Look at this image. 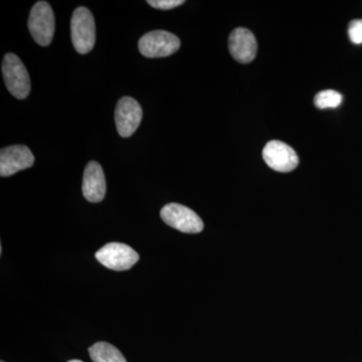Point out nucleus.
<instances>
[{"instance_id": "1", "label": "nucleus", "mask_w": 362, "mask_h": 362, "mask_svg": "<svg viewBox=\"0 0 362 362\" xmlns=\"http://www.w3.org/2000/svg\"><path fill=\"white\" fill-rule=\"evenodd\" d=\"M71 35L74 47L78 54L92 51L96 42V26L94 18L87 7H78L71 21Z\"/></svg>"}, {"instance_id": "2", "label": "nucleus", "mask_w": 362, "mask_h": 362, "mask_svg": "<svg viewBox=\"0 0 362 362\" xmlns=\"http://www.w3.org/2000/svg\"><path fill=\"white\" fill-rule=\"evenodd\" d=\"M2 74L7 90L16 99L23 100L30 93L28 70L16 54H7L2 62Z\"/></svg>"}, {"instance_id": "3", "label": "nucleus", "mask_w": 362, "mask_h": 362, "mask_svg": "<svg viewBox=\"0 0 362 362\" xmlns=\"http://www.w3.org/2000/svg\"><path fill=\"white\" fill-rule=\"evenodd\" d=\"M28 30L37 45L47 47L54 35V16L47 2L39 1L33 6L28 18Z\"/></svg>"}, {"instance_id": "4", "label": "nucleus", "mask_w": 362, "mask_h": 362, "mask_svg": "<svg viewBox=\"0 0 362 362\" xmlns=\"http://www.w3.org/2000/svg\"><path fill=\"white\" fill-rule=\"evenodd\" d=\"M139 51L146 58H165L180 49V40L166 30H153L139 40Z\"/></svg>"}, {"instance_id": "5", "label": "nucleus", "mask_w": 362, "mask_h": 362, "mask_svg": "<svg viewBox=\"0 0 362 362\" xmlns=\"http://www.w3.org/2000/svg\"><path fill=\"white\" fill-rule=\"evenodd\" d=\"M160 216L166 225L180 232L197 233L204 230V221L199 214L182 204H166L162 207Z\"/></svg>"}, {"instance_id": "6", "label": "nucleus", "mask_w": 362, "mask_h": 362, "mask_svg": "<svg viewBox=\"0 0 362 362\" xmlns=\"http://www.w3.org/2000/svg\"><path fill=\"white\" fill-rule=\"evenodd\" d=\"M102 265L114 271L129 270L139 261V255L132 247L121 243L105 245L95 255Z\"/></svg>"}, {"instance_id": "7", "label": "nucleus", "mask_w": 362, "mask_h": 362, "mask_svg": "<svg viewBox=\"0 0 362 362\" xmlns=\"http://www.w3.org/2000/svg\"><path fill=\"white\" fill-rule=\"evenodd\" d=\"M263 158L269 168L283 173H291L299 163L295 150L278 140L267 143L263 149Z\"/></svg>"}, {"instance_id": "8", "label": "nucleus", "mask_w": 362, "mask_h": 362, "mask_svg": "<svg viewBox=\"0 0 362 362\" xmlns=\"http://www.w3.org/2000/svg\"><path fill=\"white\" fill-rule=\"evenodd\" d=\"M142 109L139 103L131 97L119 100L115 110V122L119 134L124 138L134 134L142 121Z\"/></svg>"}, {"instance_id": "9", "label": "nucleus", "mask_w": 362, "mask_h": 362, "mask_svg": "<svg viewBox=\"0 0 362 362\" xmlns=\"http://www.w3.org/2000/svg\"><path fill=\"white\" fill-rule=\"evenodd\" d=\"M35 156L25 145H13L1 149L0 152V175L7 177L32 168Z\"/></svg>"}, {"instance_id": "10", "label": "nucleus", "mask_w": 362, "mask_h": 362, "mask_svg": "<svg viewBox=\"0 0 362 362\" xmlns=\"http://www.w3.org/2000/svg\"><path fill=\"white\" fill-rule=\"evenodd\" d=\"M228 49L233 58L239 63H251L256 58L258 49L256 37L247 28H235L228 37Z\"/></svg>"}, {"instance_id": "11", "label": "nucleus", "mask_w": 362, "mask_h": 362, "mask_svg": "<svg viewBox=\"0 0 362 362\" xmlns=\"http://www.w3.org/2000/svg\"><path fill=\"white\" fill-rule=\"evenodd\" d=\"M83 194L90 202L103 201L106 194V180L103 168L96 161H90L86 166L83 178Z\"/></svg>"}, {"instance_id": "12", "label": "nucleus", "mask_w": 362, "mask_h": 362, "mask_svg": "<svg viewBox=\"0 0 362 362\" xmlns=\"http://www.w3.org/2000/svg\"><path fill=\"white\" fill-rule=\"evenodd\" d=\"M89 354L94 362H127L119 349L110 343H95L90 347Z\"/></svg>"}, {"instance_id": "13", "label": "nucleus", "mask_w": 362, "mask_h": 362, "mask_svg": "<svg viewBox=\"0 0 362 362\" xmlns=\"http://www.w3.org/2000/svg\"><path fill=\"white\" fill-rule=\"evenodd\" d=\"M342 100V95L337 90H325L316 95L314 104L318 109H334L341 105Z\"/></svg>"}, {"instance_id": "14", "label": "nucleus", "mask_w": 362, "mask_h": 362, "mask_svg": "<svg viewBox=\"0 0 362 362\" xmlns=\"http://www.w3.org/2000/svg\"><path fill=\"white\" fill-rule=\"evenodd\" d=\"M349 35L354 44H362V20H354L349 23Z\"/></svg>"}, {"instance_id": "15", "label": "nucleus", "mask_w": 362, "mask_h": 362, "mask_svg": "<svg viewBox=\"0 0 362 362\" xmlns=\"http://www.w3.org/2000/svg\"><path fill=\"white\" fill-rule=\"evenodd\" d=\"M147 4L154 7V8L169 11V9L182 6L185 1L183 0H148Z\"/></svg>"}, {"instance_id": "16", "label": "nucleus", "mask_w": 362, "mask_h": 362, "mask_svg": "<svg viewBox=\"0 0 362 362\" xmlns=\"http://www.w3.org/2000/svg\"><path fill=\"white\" fill-rule=\"evenodd\" d=\"M69 362H83V361H78V359H73V361H70Z\"/></svg>"}, {"instance_id": "17", "label": "nucleus", "mask_w": 362, "mask_h": 362, "mask_svg": "<svg viewBox=\"0 0 362 362\" xmlns=\"http://www.w3.org/2000/svg\"><path fill=\"white\" fill-rule=\"evenodd\" d=\"M1 362H4V361H1Z\"/></svg>"}]
</instances>
